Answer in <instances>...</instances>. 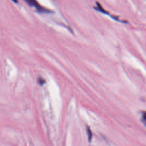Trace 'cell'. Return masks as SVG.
Segmentation results:
<instances>
[{
	"instance_id": "cell-1",
	"label": "cell",
	"mask_w": 146,
	"mask_h": 146,
	"mask_svg": "<svg viewBox=\"0 0 146 146\" xmlns=\"http://www.w3.org/2000/svg\"><path fill=\"white\" fill-rule=\"evenodd\" d=\"M25 2L30 6L34 7L38 12L42 13H51L52 11L50 10L45 8L41 5H40L36 0H25Z\"/></svg>"
},
{
	"instance_id": "cell-2",
	"label": "cell",
	"mask_w": 146,
	"mask_h": 146,
	"mask_svg": "<svg viewBox=\"0 0 146 146\" xmlns=\"http://www.w3.org/2000/svg\"><path fill=\"white\" fill-rule=\"evenodd\" d=\"M96 5H97V7H95V9L96 10H98V11H100V12H101V13H103L104 14L110 15V14H109L107 11H106V10L102 7V6H101L98 2H96Z\"/></svg>"
},
{
	"instance_id": "cell-3",
	"label": "cell",
	"mask_w": 146,
	"mask_h": 146,
	"mask_svg": "<svg viewBox=\"0 0 146 146\" xmlns=\"http://www.w3.org/2000/svg\"><path fill=\"white\" fill-rule=\"evenodd\" d=\"M86 130H87V136H88V141H90L91 139H92V132L91 129H90L89 127H87L86 128Z\"/></svg>"
},
{
	"instance_id": "cell-4",
	"label": "cell",
	"mask_w": 146,
	"mask_h": 146,
	"mask_svg": "<svg viewBox=\"0 0 146 146\" xmlns=\"http://www.w3.org/2000/svg\"><path fill=\"white\" fill-rule=\"evenodd\" d=\"M45 80H44V79H43V78H39V79H38V83H39V84H40V85H43L44 83H45Z\"/></svg>"
},
{
	"instance_id": "cell-5",
	"label": "cell",
	"mask_w": 146,
	"mask_h": 146,
	"mask_svg": "<svg viewBox=\"0 0 146 146\" xmlns=\"http://www.w3.org/2000/svg\"><path fill=\"white\" fill-rule=\"evenodd\" d=\"M145 120H146V117H145V113H144L143 115V117H142V121L143 122V123L145 124Z\"/></svg>"
},
{
	"instance_id": "cell-6",
	"label": "cell",
	"mask_w": 146,
	"mask_h": 146,
	"mask_svg": "<svg viewBox=\"0 0 146 146\" xmlns=\"http://www.w3.org/2000/svg\"><path fill=\"white\" fill-rule=\"evenodd\" d=\"M13 2H14L15 3H17V2H18V1L17 0H12Z\"/></svg>"
}]
</instances>
